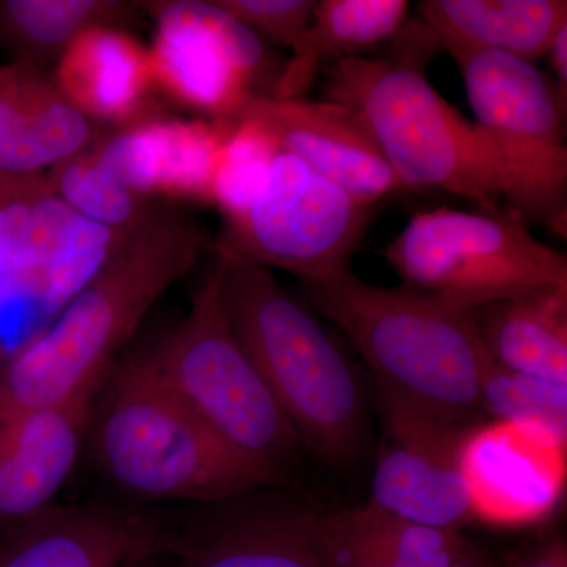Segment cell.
Listing matches in <instances>:
<instances>
[{"label":"cell","instance_id":"1","mask_svg":"<svg viewBox=\"0 0 567 567\" xmlns=\"http://www.w3.org/2000/svg\"><path fill=\"white\" fill-rule=\"evenodd\" d=\"M207 245L192 216L166 208L123 235L102 271L3 361L0 416L50 409L102 385L152 306Z\"/></svg>","mask_w":567,"mask_h":567},{"label":"cell","instance_id":"2","mask_svg":"<svg viewBox=\"0 0 567 567\" xmlns=\"http://www.w3.org/2000/svg\"><path fill=\"white\" fill-rule=\"evenodd\" d=\"M85 450L99 475L141 506L204 505L282 486L289 476L227 445L164 385L140 352L118 358L111 369Z\"/></svg>","mask_w":567,"mask_h":567},{"label":"cell","instance_id":"3","mask_svg":"<svg viewBox=\"0 0 567 567\" xmlns=\"http://www.w3.org/2000/svg\"><path fill=\"white\" fill-rule=\"evenodd\" d=\"M300 286L306 303L360 352L377 386L462 429L486 416L481 377L488 354L473 311L406 284L374 286L350 267Z\"/></svg>","mask_w":567,"mask_h":567},{"label":"cell","instance_id":"4","mask_svg":"<svg viewBox=\"0 0 567 567\" xmlns=\"http://www.w3.org/2000/svg\"><path fill=\"white\" fill-rule=\"evenodd\" d=\"M215 259L234 334L306 450L333 468L352 464L364 442L365 401L349 358L270 270L221 244Z\"/></svg>","mask_w":567,"mask_h":567},{"label":"cell","instance_id":"5","mask_svg":"<svg viewBox=\"0 0 567 567\" xmlns=\"http://www.w3.org/2000/svg\"><path fill=\"white\" fill-rule=\"evenodd\" d=\"M328 102L361 115L405 189H442L481 212L505 210L502 178L475 122L447 103L410 59H339L324 66Z\"/></svg>","mask_w":567,"mask_h":567},{"label":"cell","instance_id":"6","mask_svg":"<svg viewBox=\"0 0 567 567\" xmlns=\"http://www.w3.org/2000/svg\"><path fill=\"white\" fill-rule=\"evenodd\" d=\"M140 353L164 385L227 445L289 475L303 443L234 334L216 259L186 316Z\"/></svg>","mask_w":567,"mask_h":567},{"label":"cell","instance_id":"7","mask_svg":"<svg viewBox=\"0 0 567 567\" xmlns=\"http://www.w3.org/2000/svg\"><path fill=\"white\" fill-rule=\"evenodd\" d=\"M385 257L406 286L470 311L567 289L566 254L537 240L507 208L416 213Z\"/></svg>","mask_w":567,"mask_h":567},{"label":"cell","instance_id":"8","mask_svg":"<svg viewBox=\"0 0 567 567\" xmlns=\"http://www.w3.org/2000/svg\"><path fill=\"white\" fill-rule=\"evenodd\" d=\"M475 125L502 178L503 204L525 223L566 233V104L535 63L499 52L454 58Z\"/></svg>","mask_w":567,"mask_h":567},{"label":"cell","instance_id":"9","mask_svg":"<svg viewBox=\"0 0 567 567\" xmlns=\"http://www.w3.org/2000/svg\"><path fill=\"white\" fill-rule=\"evenodd\" d=\"M372 207L287 152L244 215L226 221L218 244L264 268L315 281L349 268L363 244Z\"/></svg>","mask_w":567,"mask_h":567},{"label":"cell","instance_id":"10","mask_svg":"<svg viewBox=\"0 0 567 567\" xmlns=\"http://www.w3.org/2000/svg\"><path fill=\"white\" fill-rule=\"evenodd\" d=\"M155 18L153 80L169 99L215 121H238L257 96L262 41L215 2L142 3Z\"/></svg>","mask_w":567,"mask_h":567},{"label":"cell","instance_id":"11","mask_svg":"<svg viewBox=\"0 0 567 567\" xmlns=\"http://www.w3.org/2000/svg\"><path fill=\"white\" fill-rule=\"evenodd\" d=\"M275 487L167 513L171 567H323L320 511Z\"/></svg>","mask_w":567,"mask_h":567},{"label":"cell","instance_id":"12","mask_svg":"<svg viewBox=\"0 0 567 567\" xmlns=\"http://www.w3.org/2000/svg\"><path fill=\"white\" fill-rule=\"evenodd\" d=\"M382 440L371 502L423 527L461 533L475 520L458 453L470 429L379 386Z\"/></svg>","mask_w":567,"mask_h":567},{"label":"cell","instance_id":"13","mask_svg":"<svg viewBox=\"0 0 567 567\" xmlns=\"http://www.w3.org/2000/svg\"><path fill=\"white\" fill-rule=\"evenodd\" d=\"M167 513L126 499L54 505L0 525V567H122L164 555Z\"/></svg>","mask_w":567,"mask_h":567},{"label":"cell","instance_id":"14","mask_svg":"<svg viewBox=\"0 0 567 567\" xmlns=\"http://www.w3.org/2000/svg\"><path fill=\"white\" fill-rule=\"evenodd\" d=\"M566 443L509 421L470 429L458 462L477 520L524 527L554 513L566 486Z\"/></svg>","mask_w":567,"mask_h":567},{"label":"cell","instance_id":"15","mask_svg":"<svg viewBox=\"0 0 567 567\" xmlns=\"http://www.w3.org/2000/svg\"><path fill=\"white\" fill-rule=\"evenodd\" d=\"M240 117L262 123L281 152L297 156L360 203L374 205L405 189L361 115L344 104L257 95Z\"/></svg>","mask_w":567,"mask_h":567},{"label":"cell","instance_id":"16","mask_svg":"<svg viewBox=\"0 0 567 567\" xmlns=\"http://www.w3.org/2000/svg\"><path fill=\"white\" fill-rule=\"evenodd\" d=\"M103 385L50 409L0 416V525L54 505L87 446Z\"/></svg>","mask_w":567,"mask_h":567},{"label":"cell","instance_id":"17","mask_svg":"<svg viewBox=\"0 0 567 567\" xmlns=\"http://www.w3.org/2000/svg\"><path fill=\"white\" fill-rule=\"evenodd\" d=\"M54 85L91 121L134 125L155 117L148 50L121 29H87L63 50Z\"/></svg>","mask_w":567,"mask_h":567},{"label":"cell","instance_id":"18","mask_svg":"<svg viewBox=\"0 0 567 567\" xmlns=\"http://www.w3.org/2000/svg\"><path fill=\"white\" fill-rule=\"evenodd\" d=\"M234 121L147 118L130 126L122 158L144 196L212 203L219 156Z\"/></svg>","mask_w":567,"mask_h":567},{"label":"cell","instance_id":"19","mask_svg":"<svg viewBox=\"0 0 567 567\" xmlns=\"http://www.w3.org/2000/svg\"><path fill=\"white\" fill-rule=\"evenodd\" d=\"M417 9L453 59L491 51L536 63L567 25L566 0H424Z\"/></svg>","mask_w":567,"mask_h":567},{"label":"cell","instance_id":"20","mask_svg":"<svg viewBox=\"0 0 567 567\" xmlns=\"http://www.w3.org/2000/svg\"><path fill=\"white\" fill-rule=\"evenodd\" d=\"M466 544L461 533L413 524L371 499L317 518L323 567H450Z\"/></svg>","mask_w":567,"mask_h":567},{"label":"cell","instance_id":"21","mask_svg":"<svg viewBox=\"0 0 567 567\" xmlns=\"http://www.w3.org/2000/svg\"><path fill=\"white\" fill-rule=\"evenodd\" d=\"M405 0H322L311 24L292 48L275 81L274 99H303L317 74L339 59L354 58L375 47L405 24Z\"/></svg>","mask_w":567,"mask_h":567},{"label":"cell","instance_id":"22","mask_svg":"<svg viewBox=\"0 0 567 567\" xmlns=\"http://www.w3.org/2000/svg\"><path fill=\"white\" fill-rule=\"evenodd\" d=\"M473 315L492 361L567 386V289L483 306Z\"/></svg>","mask_w":567,"mask_h":567},{"label":"cell","instance_id":"23","mask_svg":"<svg viewBox=\"0 0 567 567\" xmlns=\"http://www.w3.org/2000/svg\"><path fill=\"white\" fill-rule=\"evenodd\" d=\"M126 7L104 0H2L0 37L20 52L18 61L63 52L87 29L114 28Z\"/></svg>","mask_w":567,"mask_h":567},{"label":"cell","instance_id":"24","mask_svg":"<svg viewBox=\"0 0 567 567\" xmlns=\"http://www.w3.org/2000/svg\"><path fill=\"white\" fill-rule=\"evenodd\" d=\"M47 181L70 210L114 233H133L158 212L151 197L128 188L91 151L52 166Z\"/></svg>","mask_w":567,"mask_h":567},{"label":"cell","instance_id":"25","mask_svg":"<svg viewBox=\"0 0 567 567\" xmlns=\"http://www.w3.org/2000/svg\"><path fill=\"white\" fill-rule=\"evenodd\" d=\"M92 141L91 118L58 92L20 128L0 140V174H40L84 152Z\"/></svg>","mask_w":567,"mask_h":567},{"label":"cell","instance_id":"26","mask_svg":"<svg viewBox=\"0 0 567 567\" xmlns=\"http://www.w3.org/2000/svg\"><path fill=\"white\" fill-rule=\"evenodd\" d=\"M123 235L74 216L61 248L33 284V303L54 319L102 271Z\"/></svg>","mask_w":567,"mask_h":567},{"label":"cell","instance_id":"27","mask_svg":"<svg viewBox=\"0 0 567 567\" xmlns=\"http://www.w3.org/2000/svg\"><path fill=\"white\" fill-rule=\"evenodd\" d=\"M484 415L527 424L567 442V386L518 374L487 358L481 377Z\"/></svg>","mask_w":567,"mask_h":567},{"label":"cell","instance_id":"28","mask_svg":"<svg viewBox=\"0 0 567 567\" xmlns=\"http://www.w3.org/2000/svg\"><path fill=\"white\" fill-rule=\"evenodd\" d=\"M279 152L278 141L262 123L249 117L235 121L213 183L212 204L221 210L226 221L248 210Z\"/></svg>","mask_w":567,"mask_h":567},{"label":"cell","instance_id":"29","mask_svg":"<svg viewBox=\"0 0 567 567\" xmlns=\"http://www.w3.org/2000/svg\"><path fill=\"white\" fill-rule=\"evenodd\" d=\"M219 9L259 39L292 50L312 21L315 0H218Z\"/></svg>","mask_w":567,"mask_h":567},{"label":"cell","instance_id":"30","mask_svg":"<svg viewBox=\"0 0 567 567\" xmlns=\"http://www.w3.org/2000/svg\"><path fill=\"white\" fill-rule=\"evenodd\" d=\"M58 93L31 62L0 65V140L20 128L22 123Z\"/></svg>","mask_w":567,"mask_h":567},{"label":"cell","instance_id":"31","mask_svg":"<svg viewBox=\"0 0 567 567\" xmlns=\"http://www.w3.org/2000/svg\"><path fill=\"white\" fill-rule=\"evenodd\" d=\"M505 567H567L566 544L559 539L540 544Z\"/></svg>","mask_w":567,"mask_h":567},{"label":"cell","instance_id":"32","mask_svg":"<svg viewBox=\"0 0 567 567\" xmlns=\"http://www.w3.org/2000/svg\"><path fill=\"white\" fill-rule=\"evenodd\" d=\"M551 70H554V87L558 99L566 104L567 99V25L555 35L547 52Z\"/></svg>","mask_w":567,"mask_h":567},{"label":"cell","instance_id":"33","mask_svg":"<svg viewBox=\"0 0 567 567\" xmlns=\"http://www.w3.org/2000/svg\"><path fill=\"white\" fill-rule=\"evenodd\" d=\"M450 567H495L472 544H466L465 550Z\"/></svg>","mask_w":567,"mask_h":567},{"label":"cell","instance_id":"34","mask_svg":"<svg viewBox=\"0 0 567 567\" xmlns=\"http://www.w3.org/2000/svg\"><path fill=\"white\" fill-rule=\"evenodd\" d=\"M13 181V175L0 174V205H2L3 200H6L7 196H9Z\"/></svg>","mask_w":567,"mask_h":567},{"label":"cell","instance_id":"35","mask_svg":"<svg viewBox=\"0 0 567 567\" xmlns=\"http://www.w3.org/2000/svg\"><path fill=\"white\" fill-rule=\"evenodd\" d=\"M159 557H148L134 559V561L126 563L125 566L122 567H159Z\"/></svg>","mask_w":567,"mask_h":567}]
</instances>
